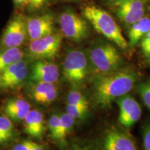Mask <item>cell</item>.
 Here are the masks:
<instances>
[{"instance_id":"obj_31","label":"cell","mask_w":150,"mask_h":150,"mask_svg":"<svg viewBox=\"0 0 150 150\" xmlns=\"http://www.w3.org/2000/svg\"><path fill=\"white\" fill-rule=\"evenodd\" d=\"M70 150H91L86 146L80 145H74L71 148Z\"/></svg>"},{"instance_id":"obj_32","label":"cell","mask_w":150,"mask_h":150,"mask_svg":"<svg viewBox=\"0 0 150 150\" xmlns=\"http://www.w3.org/2000/svg\"><path fill=\"white\" fill-rule=\"evenodd\" d=\"M107 1H108V2H110V4H112V3L115 2V1H117V0H107Z\"/></svg>"},{"instance_id":"obj_34","label":"cell","mask_w":150,"mask_h":150,"mask_svg":"<svg viewBox=\"0 0 150 150\" xmlns=\"http://www.w3.org/2000/svg\"><path fill=\"white\" fill-rule=\"evenodd\" d=\"M61 1H71V0H61Z\"/></svg>"},{"instance_id":"obj_19","label":"cell","mask_w":150,"mask_h":150,"mask_svg":"<svg viewBox=\"0 0 150 150\" xmlns=\"http://www.w3.org/2000/svg\"><path fill=\"white\" fill-rule=\"evenodd\" d=\"M17 136L14 122L8 117L0 115V146H4L13 140Z\"/></svg>"},{"instance_id":"obj_8","label":"cell","mask_w":150,"mask_h":150,"mask_svg":"<svg viewBox=\"0 0 150 150\" xmlns=\"http://www.w3.org/2000/svg\"><path fill=\"white\" fill-rule=\"evenodd\" d=\"M111 4L120 20L131 26L145 16L147 0H117Z\"/></svg>"},{"instance_id":"obj_29","label":"cell","mask_w":150,"mask_h":150,"mask_svg":"<svg viewBox=\"0 0 150 150\" xmlns=\"http://www.w3.org/2000/svg\"><path fill=\"white\" fill-rule=\"evenodd\" d=\"M16 7H23L27 6L28 0H13Z\"/></svg>"},{"instance_id":"obj_10","label":"cell","mask_w":150,"mask_h":150,"mask_svg":"<svg viewBox=\"0 0 150 150\" xmlns=\"http://www.w3.org/2000/svg\"><path fill=\"white\" fill-rule=\"evenodd\" d=\"M58 65L50 60H35L30 65L29 82H46L56 83L59 79Z\"/></svg>"},{"instance_id":"obj_30","label":"cell","mask_w":150,"mask_h":150,"mask_svg":"<svg viewBox=\"0 0 150 150\" xmlns=\"http://www.w3.org/2000/svg\"><path fill=\"white\" fill-rule=\"evenodd\" d=\"M31 150H47L46 147L42 144H39L35 142V145L33 146Z\"/></svg>"},{"instance_id":"obj_25","label":"cell","mask_w":150,"mask_h":150,"mask_svg":"<svg viewBox=\"0 0 150 150\" xmlns=\"http://www.w3.org/2000/svg\"><path fill=\"white\" fill-rule=\"evenodd\" d=\"M142 52L147 58L150 57V30L141 40Z\"/></svg>"},{"instance_id":"obj_21","label":"cell","mask_w":150,"mask_h":150,"mask_svg":"<svg viewBox=\"0 0 150 150\" xmlns=\"http://www.w3.org/2000/svg\"><path fill=\"white\" fill-rule=\"evenodd\" d=\"M60 114L54 112L49 117L47 122V129L50 136L54 141L58 142L60 131Z\"/></svg>"},{"instance_id":"obj_17","label":"cell","mask_w":150,"mask_h":150,"mask_svg":"<svg viewBox=\"0 0 150 150\" xmlns=\"http://www.w3.org/2000/svg\"><path fill=\"white\" fill-rule=\"evenodd\" d=\"M149 30L150 18L148 16H144L140 20L131 24L128 34L129 45L131 47L136 45Z\"/></svg>"},{"instance_id":"obj_20","label":"cell","mask_w":150,"mask_h":150,"mask_svg":"<svg viewBox=\"0 0 150 150\" xmlns=\"http://www.w3.org/2000/svg\"><path fill=\"white\" fill-rule=\"evenodd\" d=\"M60 131L58 142L63 143L65 141L67 136L70 134L74 127L75 119L72 116L67 113L66 112L60 114Z\"/></svg>"},{"instance_id":"obj_35","label":"cell","mask_w":150,"mask_h":150,"mask_svg":"<svg viewBox=\"0 0 150 150\" xmlns=\"http://www.w3.org/2000/svg\"><path fill=\"white\" fill-rule=\"evenodd\" d=\"M0 89H1V83H0Z\"/></svg>"},{"instance_id":"obj_3","label":"cell","mask_w":150,"mask_h":150,"mask_svg":"<svg viewBox=\"0 0 150 150\" xmlns=\"http://www.w3.org/2000/svg\"><path fill=\"white\" fill-rule=\"evenodd\" d=\"M91 69L96 75H106L120 70L122 64L121 56L116 48L110 43H95L87 52Z\"/></svg>"},{"instance_id":"obj_14","label":"cell","mask_w":150,"mask_h":150,"mask_svg":"<svg viewBox=\"0 0 150 150\" xmlns=\"http://www.w3.org/2000/svg\"><path fill=\"white\" fill-rule=\"evenodd\" d=\"M22 125L24 132L34 139H42L46 131L45 116L38 109L29 110L22 121Z\"/></svg>"},{"instance_id":"obj_22","label":"cell","mask_w":150,"mask_h":150,"mask_svg":"<svg viewBox=\"0 0 150 150\" xmlns=\"http://www.w3.org/2000/svg\"><path fill=\"white\" fill-rule=\"evenodd\" d=\"M88 107L89 106H83V105L66 104L65 112L75 120L82 119L87 115Z\"/></svg>"},{"instance_id":"obj_9","label":"cell","mask_w":150,"mask_h":150,"mask_svg":"<svg viewBox=\"0 0 150 150\" xmlns=\"http://www.w3.org/2000/svg\"><path fill=\"white\" fill-rule=\"evenodd\" d=\"M29 69V62L24 59L9 65L0 74L1 88L13 90L20 88L27 80Z\"/></svg>"},{"instance_id":"obj_26","label":"cell","mask_w":150,"mask_h":150,"mask_svg":"<svg viewBox=\"0 0 150 150\" xmlns=\"http://www.w3.org/2000/svg\"><path fill=\"white\" fill-rule=\"evenodd\" d=\"M35 143V142L31 141V140H22L21 142L16 144L13 147L12 150H31Z\"/></svg>"},{"instance_id":"obj_27","label":"cell","mask_w":150,"mask_h":150,"mask_svg":"<svg viewBox=\"0 0 150 150\" xmlns=\"http://www.w3.org/2000/svg\"><path fill=\"white\" fill-rule=\"evenodd\" d=\"M144 150H150V125L146 126L143 133Z\"/></svg>"},{"instance_id":"obj_4","label":"cell","mask_w":150,"mask_h":150,"mask_svg":"<svg viewBox=\"0 0 150 150\" xmlns=\"http://www.w3.org/2000/svg\"><path fill=\"white\" fill-rule=\"evenodd\" d=\"M91 70L87 53L81 50H71L65 55L62 66L65 81L74 88L81 87L86 82Z\"/></svg>"},{"instance_id":"obj_6","label":"cell","mask_w":150,"mask_h":150,"mask_svg":"<svg viewBox=\"0 0 150 150\" xmlns=\"http://www.w3.org/2000/svg\"><path fill=\"white\" fill-rule=\"evenodd\" d=\"M62 34L73 42L83 41L88 36L87 22L72 9H66L59 17Z\"/></svg>"},{"instance_id":"obj_23","label":"cell","mask_w":150,"mask_h":150,"mask_svg":"<svg viewBox=\"0 0 150 150\" xmlns=\"http://www.w3.org/2000/svg\"><path fill=\"white\" fill-rule=\"evenodd\" d=\"M67 104L72 105H83L89 106L86 97L84 95L77 90H72L67 95L66 98Z\"/></svg>"},{"instance_id":"obj_12","label":"cell","mask_w":150,"mask_h":150,"mask_svg":"<svg viewBox=\"0 0 150 150\" xmlns=\"http://www.w3.org/2000/svg\"><path fill=\"white\" fill-rule=\"evenodd\" d=\"M27 95L37 104L50 105L58 97L59 89L56 83L46 82H29L27 86Z\"/></svg>"},{"instance_id":"obj_33","label":"cell","mask_w":150,"mask_h":150,"mask_svg":"<svg viewBox=\"0 0 150 150\" xmlns=\"http://www.w3.org/2000/svg\"><path fill=\"white\" fill-rule=\"evenodd\" d=\"M148 63H149L150 64V57L148 58Z\"/></svg>"},{"instance_id":"obj_1","label":"cell","mask_w":150,"mask_h":150,"mask_svg":"<svg viewBox=\"0 0 150 150\" xmlns=\"http://www.w3.org/2000/svg\"><path fill=\"white\" fill-rule=\"evenodd\" d=\"M138 80L136 73L129 69H121L106 75H96L93 80V97L99 107H110L112 103L126 95Z\"/></svg>"},{"instance_id":"obj_7","label":"cell","mask_w":150,"mask_h":150,"mask_svg":"<svg viewBox=\"0 0 150 150\" xmlns=\"http://www.w3.org/2000/svg\"><path fill=\"white\" fill-rule=\"evenodd\" d=\"M28 39L27 18L21 14L13 16L0 38V48L20 47Z\"/></svg>"},{"instance_id":"obj_11","label":"cell","mask_w":150,"mask_h":150,"mask_svg":"<svg viewBox=\"0 0 150 150\" xmlns=\"http://www.w3.org/2000/svg\"><path fill=\"white\" fill-rule=\"evenodd\" d=\"M119 107V122L126 128H130L141 117L142 108L134 97L127 94L117 99Z\"/></svg>"},{"instance_id":"obj_15","label":"cell","mask_w":150,"mask_h":150,"mask_svg":"<svg viewBox=\"0 0 150 150\" xmlns=\"http://www.w3.org/2000/svg\"><path fill=\"white\" fill-rule=\"evenodd\" d=\"M103 150H138L134 140L127 133L112 129L103 140Z\"/></svg>"},{"instance_id":"obj_28","label":"cell","mask_w":150,"mask_h":150,"mask_svg":"<svg viewBox=\"0 0 150 150\" xmlns=\"http://www.w3.org/2000/svg\"><path fill=\"white\" fill-rule=\"evenodd\" d=\"M47 0H28L27 6L31 10H38L42 8Z\"/></svg>"},{"instance_id":"obj_18","label":"cell","mask_w":150,"mask_h":150,"mask_svg":"<svg viewBox=\"0 0 150 150\" xmlns=\"http://www.w3.org/2000/svg\"><path fill=\"white\" fill-rule=\"evenodd\" d=\"M25 53L20 47L0 48V74L13 63L24 59Z\"/></svg>"},{"instance_id":"obj_13","label":"cell","mask_w":150,"mask_h":150,"mask_svg":"<svg viewBox=\"0 0 150 150\" xmlns=\"http://www.w3.org/2000/svg\"><path fill=\"white\" fill-rule=\"evenodd\" d=\"M27 30L29 41L36 40L54 33V16L50 13L27 18Z\"/></svg>"},{"instance_id":"obj_2","label":"cell","mask_w":150,"mask_h":150,"mask_svg":"<svg viewBox=\"0 0 150 150\" xmlns=\"http://www.w3.org/2000/svg\"><path fill=\"white\" fill-rule=\"evenodd\" d=\"M83 15L99 34L121 49L128 47V42L123 36L120 27L108 12L96 6L90 5L84 7Z\"/></svg>"},{"instance_id":"obj_5","label":"cell","mask_w":150,"mask_h":150,"mask_svg":"<svg viewBox=\"0 0 150 150\" xmlns=\"http://www.w3.org/2000/svg\"><path fill=\"white\" fill-rule=\"evenodd\" d=\"M63 35L53 33L29 42L27 48V56L32 61L52 60L58 55L61 47Z\"/></svg>"},{"instance_id":"obj_24","label":"cell","mask_w":150,"mask_h":150,"mask_svg":"<svg viewBox=\"0 0 150 150\" xmlns=\"http://www.w3.org/2000/svg\"><path fill=\"white\" fill-rule=\"evenodd\" d=\"M138 93L146 106L150 110V81L140 84L138 87Z\"/></svg>"},{"instance_id":"obj_16","label":"cell","mask_w":150,"mask_h":150,"mask_svg":"<svg viewBox=\"0 0 150 150\" xmlns=\"http://www.w3.org/2000/svg\"><path fill=\"white\" fill-rule=\"evenodd\" d=\"M31 109L30 103L22 97H11L7 99L1 106L4 115L13 122L23 121Z\"/></svg>"}]
</instances>
